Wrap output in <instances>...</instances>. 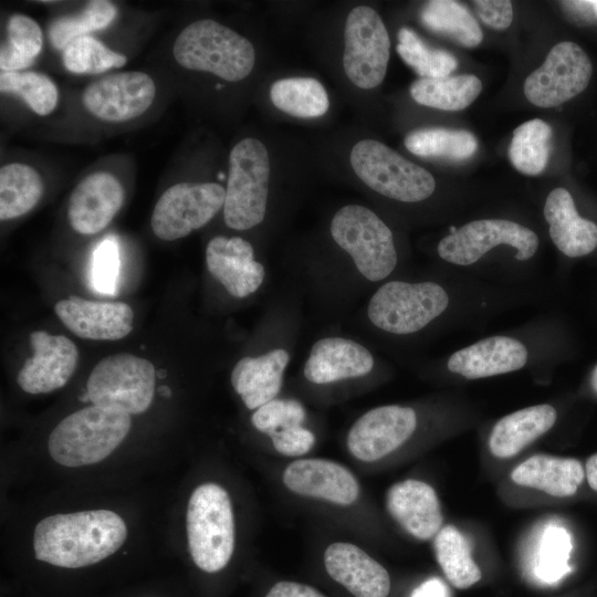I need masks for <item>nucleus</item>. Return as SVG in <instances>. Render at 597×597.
Segmentation results:
<instances>
[{
	"instance_id": "de8ad7c7",
	"label": "nucleus",
	"mask_w": 597,
	"mask_h": 597,
	"mask_svg": "<svg viewBox=\"0 0 597 597\" xmlns=\"http://www.w3.org/2000/svg\"><path fill=\"white\" fill-rule=\"evenodd\" d=\"M265 597H326L316 588L290 580H282L274 584L266 593Z\"/></svg>"
},
{
	"instance_id": "aec40b11",
	"label": "nucleus",
	"mask_w": 597,
	"mask_h": 597,
	"mask_svg": "<svg viewBox=\"0 0 597 597\" xmlns=\"http://www.w3.org/2000/svg\"><path fill=\"white\" fill-rule=\"evenodd\" d=\"M124 202V189L109 172H94L85 177L72 191L67 214L72 228L81 234L103 230Z\"/></svg>"
},
{
	"instance_id": "cd10ccee",
	"label": "nucleus",
	"mask_w": 597,
	"mask_h": 597,
	"mask_svg": "<svg viewBox=\"0 0 597 597\" xmlns=\"http://www.w3.org/2000/svg\"><path fill=\"white\" fill-rule=\"evenodd\" d=\"M584 478L585 469L580 461L549 454L532 455L511 472L516 484L557 498L574 495Z\"/></svg>"
},
{
	"instance_id": "8fccbe9b",
	"label": "nucleus",
	"mask_w": 597,
	"mask_h": 597,
	"mask_svg": "<svg viewBox=\"0 0 597 597\" xmlns=\"http://www.w3.org/2000/svg\"><path fill=\"white\" fill-rule=\"evenodd\" d=\"M585 476L589 486L597 492V453L593 454L586 462Z\"/></svg>"
},
{
	"instance_id": "49530a36",
	"label": "nucleus",
	"mask_w": 597,
	"mask_h": 597,
	"mask_svg": "<svg viewBox=\"0 0 597 597\" xmlns=\"http://www.w3.org/2000/svg\"><path fill=\"white\" fill-rule=\"evenodd\" d=\"M561 8L568 21L578 27H588L597 21L591 0L561 1Z\"/></svg>"
},
{
	"instance_id": "09e8293b",
	"label": "nucleus",
	"mask_w": 597,
	"mask_h": 597,
	"mask_svg": "<svg viewBox=\"0 0 597 597\" xmlns=\"http://www.w3.org/2000/svg\"><path fill=\"white\" fill-rule=\"evenodd\" d=\"M411 597H447V589L438 578H430L418 586Z\"/></svg>"
},
{
	"instance_id": "c756f323",
	"label": "nucleus",
	"mask_w": 597,
	"mask_h": 597,
	"mask_svg": "<svg viewBox=\"0 0 597 597\" xmlns=\"http://www.w3.org/2000/svg\"><path fill=\"white\" fill-rule=\"evenodd\" d=\"M420 20L431 32L464 48H475L483 39L482 29L475 18L457 1H428L421 8Z\"/></svg>"
},
{
	"instance_id": "ea45409f",
	"label": "nucleus",
	"mask_w": 597,
	"mask_h": 597,
	"mask_svg": "<svg viewBox=\"0 0 597 597\" xmlns=\"http://www.w3.org/2000/svg\"><path fill=\"white\" fill-rule=\"evenodd\" d=\"M126 61L125 55L88 35L74 39L63 52L64 66L77 74H100L113 67H122Z\"/></svg>"
},
{
	"instance_id": "f257e3e1",
	"label": "nucleus",
	"mask_w": 597,
	"mask_h": 597,
	"mask_svg": "<svg viewBox=\"0 0 597 597\" xmlns=\"http://www.w3.org/2000/svg\"><path fill=\"white\" fill-rule=\"evenodd\" d=\"M126 536L125 522L113 511L62 513L44 517L36 524L33 548L39 561L80 568L113 555Z\"/></svg>"
},
{
	"instance_id": "0eeeda50",
	"label": "nucleus",
	"mask_w": 597,
	"mask_h": 597,
	"mask_svg": "<svg viewBox=\"0 0 597 597\" xmlns=\"http://www.w3.org/2000/svg\"><path fill=\"white\" fill-rule=\"evenodd\" d=\"M350 165L359 179L376 192L402 202H418L436 188L433 176L385 144L363 139L350 151Z\"/></svg>"
},
{
	"instance_id": "4c0bfd02",
	"label": "nucleus",
	"mask_w": 597,
	"mask_h": 597,
	"mask_svg": "<svg viewBox=\"0 0 597 597\" xmlns=\"http://www.w3.org/2000/svg\"><path fill=\"white\" fill-rule=\"evenodd\" d=\"M117 13L116 7L104 0L90 1L78 15H65L53 21L49 36L55 49H65L74 39L106 28Z\"/></svg>"
},
{
	"instance_id": "f704fd0d",
	"label": "nucleus",
	"mask_w": 597,
	"mask_h": 597,
	"mask_svg": "<svg viewBox=\"0 0 597 597\" xmlns=\"http://www.w3.org/2000/svg\"><path fill=\"white\" fill-rule=\"evenodd\" d=\"M552 136L551 126L540 118L517 126L509 147V158L514 168L527 176L540 175L549 159Z\"/></svg>"
},
{
	"instance_id": "f03ea898",
	"label": "nucleus",
	"mask_w": 597,
	"mask_h": 597,
	"mask_svg": "<svg viewBox=\"0 0 597 597\" xmlns=\"http://www.w3.org/2000/svg\"><path fill=\"white\" fill-rule=\"evenodd\" d=\"M130 415L90 406L65 417L51 432L48 449L61 465L94 464L108 457L130 430Z\"/></svg>"
},
{
	"instance_id": "7ed1b4c3",
	"label": "nucleus",
	"mask_w": 597,
	"mask_h": 597,
	"mask_svg": "<svg viewBox=\"0 0 597 597\" xmlns=\"http://www.w3.org/2000/svg\"><path fill=\"white\" fill-rule=\"evenodd\" d=\"M172 53L182 67L209 72L229 82L245 78L255 61L248 39L211 19L188 24L177 36Z\"/></svg>"
},
{
	"instance_id": "2eb2a0df",
	"label": "nucleus",
	"mask_w": 597,
	"mask_h": 597,
	"mask_svg": "<svg viewBox=\"0 0 597 597\" xmlns=\"http://www.w3.org/2000/svg\"><path fill=\"white\" fill-rule=\"evenodd\" d=\"M416 427L417 416L412 408L397 405L377 407L352 426L347 448L356 459L373 462L399 448Z\"/></svg>"
},
{
	"instance_id": "2f4dec72",
	"label": "nucleus",
	"mask_w": 597,
	"mask_h": 597,
	"mask_svg": "<svg viewBox=\"0 0 597 597\" xmlns=\"http://www.w3.org/2000/svg\"><path fill=\"white\" fill-rule=\"evenodd\" d=\"M43 182L31 166L12 163L0 169V219L18 218L29 212L41 199Z\"/></svg>"
},
{
	"instance_id": "c03bdc74",
	"label": "nucleus",
	"mask_w": 597,
	"mask_h": 597,
	"mask_svg": "<svg viewBox=\"0 0 597 597\" xmlns=\"http://www.w3.org/2000/svg\"><path fill=\"white\" fill-rule=\"evenodd\" d=\"M274 449L290 457L303 455L315 443V436L303 426H296L277 431L271 436Z\"/></svg>"
},
{
	"instance_id": "4468645a",
	"label": "nucleus",
	"mask_w": 597,
	"mask_h": 597,
	"mask_svg": "<svg viewBox=\"0 0 597 597\" xmlns=\"http://www.w3.org/2000/svg\"><path fill=\"white\" fill-rule=\"evenodd\" d=\"M156 86L143 72H122L103 76L83 93V104L97 118L122 123L144 114L153 104Z\"/></svg>"
},
{
	"instance_id": "3c124183",
	"label": "nucleus",
	"mask_w": 597,
	"mask_h": 597,
	"mask_svg": "<svg viewBox=\"0 0 597 597\" xmlns=\"http://www.w3.org/2000/svg\"><path fill=\"white\" fill-rule=\"evenodd\" d=\"M590 385L593 390L597 394V365L594 367L590 376Z\"/></svg>"
},
{
	"instance_id": "412c9836",
	"label": "nucleus",
	"mask_w": 597,
	"mask_h": 597,
	"mask_svg": "<svg viewBox=\"0 0 597 597\" xmlns=\"http://www.w3.org/2000/svg\"><path fill=\"white\" fill-rule=\"evenodd\" d=\"M324 566L354 597H387L391 582L386 568L349 543H334L324 553Z\"/></svg>"
},
{
	"instance_id": "72a5a7b5",
	"label": "nucleus",
	"mask_w": 597,
	"mask_h": 597,
	"mask_svg": "<svg viewBox=\"0 0 597 597\" xmlns=\"http://www.w3.org/2000/svg\"><path fill=\"white\" fill-rule=\"evenodd\" d=\"M405 146L419 157L464 160L476 151L478 140L465 129L432 127L410 132Z\"/></svg>"
},
{
	"instance_id": "6e6552de",
	"label": "nucleus",
	"mask_w": 597,
	"mask_h": 597,
	"mask_svg": "<svg viewBox=\"0 0 597 597\" xmlns=\"http://www.w3.org/2000/svg\"><path fill=\"white\" fill-rule=\"evenodd\" d=\"M156 371L142 357L122 353L100 360L86 383V396L97 407L137 415L154 398Z\"/></svg>"
},
{
	"instance_id": "7c9ffc66",
	"label": "nucleus",
	"mask_w": 597,
	"mask_h": 597,
	"mask_svg": "<svg viewBox=\"0 0 597 597\" xmlns=\"http://www.w3.org/2000/svg\"><path fill=\"white\" fill-rule=\"evenodd\" d=\"M433 551L440 568L453 587L467 589L482 578L467 538L455 526L440 528L433 537Z\"/></svg>"
},
{
	"instance_id": "4be33fe9",
	"label": "nucleus",
	"mask_w": 597,
	"mask_h": 597,
	"mask_svg": "<svg viewBox=\"0 0 597 597\" xmlns=\"http://www.w3.org/2000/svg\"><path fill=\"white\" fill-rule=\"evenodd\" d=\"M386 507L407 533L421 541L433 538L443 522L436 491L419 480L392 484L386 494Z\"/></svg>"
},
{
	"instance_id": "1a4fd4ad",
	"label": "nucleus",
	"mask_w": 597,
	"mask_h": 597,
	"mask_svg": "<svg viewBox=\"0 0 597 597\" xmlns=\"http://www.w3.org/2000/svg\"><path fill=\"white\" fill-rule=\"evenodd\" d=\"M448 305L447 291L434 282L390 281L371 296L367 314L376 327L391 334L407 335L426 327Z\"/></svg>"
},
{
	"instance_id": "dca6fc26",
	"label": "nucleus",
	"mask_w": 597,
	"mask_h": 597,
	"mask_svg": "<svg viewBox=\"0 0 597 597\" xmlns=\"http://www.w3.org/2000/svg\"><path fill=\"white\" fill-rule=\"evenodd\" d=\"M33 356L28 358L18 374V385L29 394H45L62 388L73 375L78 352L75 344L63 335L35 331L30 335Z\"/></svg>"
},
{
	"instance_id": "e433bc0d",
	"label": "nucleus",
	"mask_w": 597,
	"mask_h": 597,
	"mask_svg": "<svg viewBox=\"0 0 597 597\" xmlns=\"http://www.w3.org/2000/svg\"><path fill=\"white\" fill-rule=\"evenodd\" d=\"M9 41L0 51L2 72H18L28 67L42 49V31L28 15L13 14L8 22Z\"/></svg>"
},
{
	"instance_id": "ddd939ff",
	"label": "nucleus",
	"mask_w": 597,
	"mask_h": 597,
	"mask_svg": "<svg viewBox=\"0 0 597 597\" xmlns=\"http://www.w3.org/2000/svg\"><path fill=\"white\" fill-rule=\"evenodd\" d=\"M591 74L593 65L586 52L575 42L563 41L526 77L524 94L535 106L556 107L582 93Z\"/></svg>"
},
{
	"instance_id": "393cba45",
	"label": "nucleus",
	"mask_w": 597,
	"mask_h": 597,
	"mask_svg": "<svg viewBox=\"0 0 597 597\" xmlns=\"http://www.w3.org/2000/svg\"><path fill=\"white\" fill-rule=\"evenodd\" d=\"M544 217L556 248L569 258H580L597 248V224L579 216L570 192L553 189L545 201Z\"/></svg>"
},
{
	"instance_id": "bb28decb",
	"label": "nucleus",
	"mask_w": 597,
	"mask_h": 597,
	"mask_svg": "<svg viewBox=\"0 0 597 597\" xmlns=\"http://www.w3.org/2000/svg\"><path fill=\"white\" fill-rule=\"evenodd\" d=\"M556 410L547 404L535 405L501 418L493 427L489 448L499 459L516 455L547 432L555 423Z\"/></svg>"
},
{
	"instance_id": "f8f14e48",
	"label": "nucleus",
	"mask_w": 597,
	"mask_h": 597,
	"mask_svg": "<svg viewBox=\"0 0 597 597\" xmlns=\"http://www.w3.org/2000/svg\"><path fill=\"white\" fill-rule=\"evenodd\" d=\"M226 189L216 182H179L166 189L151 214L154 234L166 241L188 235L223 207Z\"/></svg>"
},
{
	"instance_id": "9d476101",
	"label": "nucleus",
	"mask_w": 597,
	"mask_h": 597,
	"mask_svg": "<svg viewBox=\"0 0 597 597\" xmlns=\"http://www.w3.org/2000/svg\"><path fill=\"white\" fill-rule=\"evenodd\" d=\"M343 65L356 86L369 90L385 78L390 40L380 15L370 7H355L345 24Z\"/></svg>"
},
{
	"instance_id": "6ab92c4d",
	"label": "nucleus",
	"mask_w": 597,
	"mask_h": 597,
	"mask_svg": "<svg viewBox=\"0 0 597 597\" xmlns=\"http://www.w3.org/2000/svg\"><path fill=\"white\" fill-rule=\"evenodd\" d=\"M283 482L298 495L338 505L354 503L359 494V485L353 473L344 465L324 459L291 462L283 472Z\"/></svg>"
},
{
	"instance_id": "423d86ee",
	"label": "nucleus",
	"mask_w": 597,
	"mask_h": 597,
	"mask_svg": "<svg viewBox=\"0 0 597 597\" xmlns=\"http://www.w3.org/2000/svg\"><path fill=\"white\" fill-rule=\"evenodd\" d=\"M331 233L365 279L381 281L395 270L397 251L391 230L370 209L359 205L342 207L332 219Z\"/></svg>"
},
{
	"instance_id": "473e14b6",
	"label": "nucleus",
	"mask_w": 597,
	"mask_h": 597,
	"mask_svg": "<svg viewBox=\"0 0 597 597\" xmlns=\"http://www.w3.org/2000/svg\"><path fill=\"white\" fill-rule=\"evenodd\" d=\"M270 97L276 108L294 117H318L329 107L324 86L314 77L281 78L272 84Z\"/></svg>"
},
{
	"instance_id": "a878e982",
	"label": "nucleus",
	"mask_w": 597,
	"mask_h": 597,
	"mask_svg": "<svg viewBox=\"0 0 597 597\" xmlns=\"http://www.w3.org/2000/svg\"><path fill=\"white\" fill-rule=\"evenodd\" d=\"M290 355L276 348L258 357H243L232 369L231 384L249 409L275 399L282 386Z\"/></svg>"
},
{
	"instance_id": "b1692460",
	"label": "nucleus",
	"mask_w": 597,
	"mask_h": 597,
	"mask_svg": "<svg viewBox=\"0 0 597 597\" xmlns=\"http://www.w3.org/2000/svg\"><path fill=\"white\" fill-rule=\"evenodd\" d=\"M373 367V355L363 345L343 337H325L313 344L303 371L311 383L329 384L365 376Z\"/></svg>"
},
{
	"instance_id": "37998d69",
	"label": "nucleus",
	"mask_w": 597,
	"mask_h": 597,
	"mask_svg": "<svg viewBox=\"0 0 597 597\" xmlns=\"http://www.w3.org/2000/svg\"><path fill=\"white\" fill-rule=\"evenodd\" d=\"M121 270V254L117 241L107 237L94 249L91 265L93 287L103 294L116 292Z\"/></svg>"
},
{
	"instance_id": "58836bf2",
	"label": "nucleus",
	"mask_w": 597,
	"mask_h": 597,
	"mask_svg": "<svg viewBox=\"0 0 597 597\" xmlns=\"http://www.w3.org/2000/svg\"><path fill=\"white\" fill-rule=\"evenodd\" d=\"M2 93L18 95L38 115H49L56 106L59 92L55 84L44 74L35 72H1Z\"/></svg>"
},
{
	"instance_id": "f3484780",
	"label": "nucleus",
	"mask_w": 597,
	"mask_h": 597,
	"mask_svg": "<svg viewBox=\"0 0 597 597\" xmlns=\"http://www.w3.org/2000/svg\"><path fill=\"white\" fill-rule=\"evenodd\" d=\"M54 310L61 322L81 338L115 341L133 329L134 313L126 303L70 296L57 302Z\"/></svg>"
},
{
	"instance_id": "c85d7f7f",
	"label": "nucleus",
	"mask_w": 597,
	"mask_h": 597,
	"mask_svg": "<svg viewBox=\"0 0 597 597\" xmlns=\"http://www.w3.org/2000/svg\"><path fill=\"white\" fill-rule=\"evenodd\" d=\"M481 91L482 82L473 74L418 78L410 85V95L415 102L441 111L464 109Z\"/></svg>"
},
{
	"instance_id": "603ef678",
	"label": "nucleus",
	"mask_w": 597,
	"mask_h": 597,
	"mask_svg": "<svg viewBox=\"0 0 597 597\" xmlns=\"http://www.w3.org/2000/svg\"><path fill=\"white\" fill-rule=\"evenodd\" d=\"M593 1V8H594V11H595V15L597 18V0H591Z\"/></svg>"
},
{
	"instance_id": "a211bd4d",
	"label": "nucleus",
	"mask_w": 597,
	"mask_h": 597,
	"mask_svg": "<svg viewBox=\"0 0 597 597\" xmlns=\"http://www.w3.org/2000/svg\"><path fill=\"white\" fill-rule=\"evenodd\" d=\"M206 264L210 274L238 298L254 293L264 280V268L254 260L251 243L240 237L212 238L206 248Z\"/></svg>"
},
{
	"instance_id": "39448f33",
	"label": "nucleus",
	"mask_w": 597,
	"mask_h": 597,
	"mask_svg": "<svg viewBox=\"0 0 597 597\" xmlns=\"http://www.w3.org/2000/svg\"><path fill=\"white\" fill-rule=\"evenodd\" d=\"M226 188L223 218L234 230H248L264 219L266 212L270 159L265 146L247 137L233 146Z\"/></svg>"
},
{
	"instance_id": "20e7f679",
	"label": "nucleus",
	"mask_w": 597,
	"mask_h": 597,
	"mask_svg": "<svg viewBox=\"0 0 597 597\" xmlns=\"http://www.w3.org/2000/svg\"><path fill=\"white\" fill-rule=\"evenodd\" d=\"M187 535L193 563L216 573L229 563L234 548V520L228 492L216 483L197 486L188 503Z\"/></svg>"
},
{
	"instance_id": "c9c22d12",
	"label": "nucleus",
	"mask_w": 597,
	"mask_h": 597,
	"mask_svg": "<svg viewBox=\"0 0 597 597\" xmlns=\"http://www.w3.org/2000/svg\"><path fill=\"white\" fill-rule=\"evenodd\" d=\"M396 50L420 78H437L450 75L458 66V60L450 52L429 46L411 29L398 31Z\"/></svg>"
},
{
	"instance_id": "a18cd8bd",
	"label": "nucleus",
	"mask_w": 597,
	"mask_h": 597,
	"mask_svg": "<svg viewBox=\"0 0 597 597\" xmlns=\"http://www.w3.org/2000/svg\"><path fill=\"white\" fill-rule=\"evenodd\" d=\"M481 21L495 30L509 28L513 20V7L509 0H476L473 1Z\"/></svg>"
},
{
	"instance_id": "9b49d317",
	"label": "nucleus",
	"mask_w": 597,
	"mask_h": 597,
	"mask_svg": "<svg viewBox=\"0 0 597 597\" xmlns=\"http://www.w3.org/2000/svg\"><path fill=\"white\" fill-rule=\"evenodd\" d=\"M537 234L520 223L506 219H480L471 221L438 244V254L455 265H470L498 245L515 249V259L530 260L537 251Z\"/></svg>"
},
{
	"instance_id": "a19ab883",
	"label": "nucleus",
	"mask_w": 597,
	"mask_h": 597,
	"mask_svg": "<svg viewBox=\"0 0 597 597\" xmlns=\"http://www.w3.org/2000/svg\"><path fill=\"white\" fill-rule=\"evenodd\" d=\"M570 549V537L565 528L557 526L546 528L540 544L537 576L544 582L561 578L566 573Z\"/></svg>"
},
{
	"instance_id": "79ce46f5",
	"label": "nucleus",
	"mask_w": 597,
	"mask_h": 597,
	"mask_svg": "<svg viewBox=\"0 0 597 597\" xmlns=\"http://www.w3.org/2000/svg\"><path fill=\"white\" fill-rule=\"evenodd\" d=\"M305 415L303 405L295 399H273L259 407L251 421L259 431L271 437L277 431L302 426Z\"/></svg>"
},
{
	"instance_id": "5701e85b",
	"label": "nucleus",
	"mask_w": 597,
	"mask_h": 597,
	"mask_svg": "<svg viewBox=\"0 0 597 597\" xmlns=\"http://www.w3.org/2000/svg\"><path fill=\"white\" fill-rule=\"evenodd\" d=\"M526 346L509 336H491L457 350L448 359V369L468 379L485 378L523 368Z\"/></svg>"
}]
</instances>
